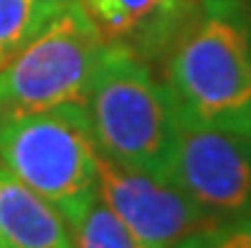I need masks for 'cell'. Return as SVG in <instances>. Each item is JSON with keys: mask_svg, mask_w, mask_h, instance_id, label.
I'll use <instances>...</instances> for the list:
<instances>
[{"mask_svg": "<svg viewBox=\"0 0 251 248\" xmlns=\"http://www.w3.org/2000/svg\"><path fill=\"white\" fill-rule=\"evenodd\" d=\"M0 66H3V61H0Z\"/></svg>", "mask_w": 251, "mask_h": 248, "instance_id": "obj_13", "label": "cell"}, {"mask_svg": "<svg viewBox=\"0 0 251 248\" xmlns=\"http://www.w3.org/2000/svg\"><path fill=\"white\" fill-rule=\"evenodd\" d=\"M0 238L5 248H71L69 223L0 162Z\"/></svg>", "mask_w": 251, "mask_h": 248, "instance_id": "obj_8", "label": "cell"}, {"mask_svg": "<svg viewBox=\"0 0 251 248\" xmlns=\"http://www.w3.org/2000/svg\"><path fill=\"white\" fill-rule=\"evenodd\" d=\"M165 180L221 223L251 213V137L180 122Z\"/></svg>", "mask_w": 251, "mask_h": 248, "instance_id": "obj_6", "label": "cell"}, {"mask_svg": "<svg viewBox=\"0 0 251 248\" xmlns=\"http://www.w3.org/2000/svg\"><path fill=\"white\" fill-rule=\"evenodd\" d=\"M162 58L180 122L251 137L249 0H193Z\"/></svg>", "mask_w": 251, "mask_h": 248, "instance_id": "obj_1", "label": "cell"}, {"mask_svg": "<svg viewBox=\"0 0 251 248\" xmlns=\"http://www.w3.org/2000/svg\"><path fill=\"white\" fill-rule=\"evenodd\" d=\"M97 193L145 248H198L221 225L170 180L99 157Z\"/></svg>", "mask_w": 251, "mask_h": 248, "instance_id": "obj_5", "label": "cell"}, {"mask_svg": "<svg viewBox=\"0 0 251 248\" xmlns=\"http://www.w3.org/2000/svg\"><path fill=\"white\" fill-rule=\"evenodd\" d=\"M107 43L135 51L147 64L162 58L193 0H79Z\"/></svg>", "mask_w": 251, "mask_h": 248, "instance_id": "obj_7", "label": "cell"}, {"mask_svg": "<svg viewBox=\"0 0 251 248\" xmlns=\"http://www.w3.org/2000/svg\"><path fill=\"white\" fill-rule=\"evenodd\" d=\"M198 248H251V213L236 221L221 223Z\"/></svg>", "mask_w": 251, "mask_h": 248, "instance_id": "obj_11", "label": "cell"}, {"mask_svg": "<svg viewBox=\"0 0 251 248\" xmlns=\"http://www.w3.org/2000/svg\"><path fill=\"white\" fill-rule=\"evenodd\" d=\"M84 112L101 157L165 180L180 116L165 81L145 58L107 43L86 89Z\"/></svg>", "mask_w": 251, "mask_h": 248, "instance_id": "obj_2", "label": "cell"}, {"mask_svg": "<svg viewBox=\"0 0 251 248\" xmlns=\"http://www.w3.org/2000/svg\"><path fill=\"white\" fill-rule=\"evenodd\" d=\"M71 248H145L104 200L97 198L69 221Z\"/></svg>", "mask_w": 251, "mask_h": 248, "instance_id": "obj_10", "label": "cell"}, {"mask_svg": "<svg viewBox=\"0 0 251 248\" xmlns=\"http://www.w3.org/2000/svg\"><path fill=\"white\" fill-rule=\"evenodd\" d=\"M0 248H5V243H3V238H0Z\"/></svg>", "mask_w": 251, "mask_h": 248, "instance_id": "obj_12", "label": "cell"}, {"mask_svg": "<svg viewBox=\"0 0 251 248\" xmlns=\"http://www.w3.org/2000/svg\"><path fill=\"white\" fill-rule=\"evenodd\" d=\"M99 150L84 104L0 116V162L74 221L97 198Z\"/></svg>", "mask_w": 251, "mask_h": 248, "instance_id": "obj_3", "label": "cell"}, {"mask_svg": "<svg viewBox=\"0 0 251 248\" xmlns=\"http://www.w3.org/2000/svg\"><path fill=\"white\" fill-rule=\"evenodd\" d=\"M69 0H0V61L16 56L46 28Z\"/></svg>", "mask_w": 251, "mask_h": 248, "instance_id": "obj_9", "label": "cell"}, {"mask_svg": "<svg viewBox=\"0 0 251 248\" xmlns=\"http://www.w3.org/2000/svg\"><path fill=\"white\" fill-rule=\"evenodd\" d=\"M104 46L84 5L69 0L38 36L0 66V116L84 104Z\"/></svg>", "mask_w": 251, "mask_h": 248, "instance_id": "obj_4", "label": "cell"}]
</instances>
